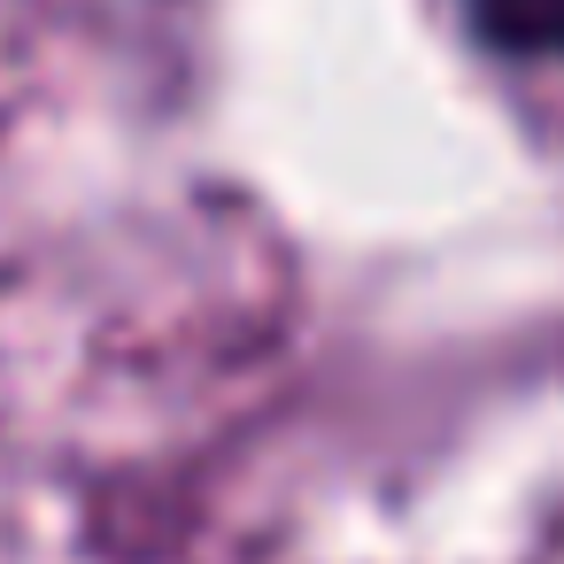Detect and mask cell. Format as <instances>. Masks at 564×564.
<instances>
[{"label": "cell", "mask_w": 564, "mask_h": 564, "mask_svg": "<svg viewBox=\"0 0 564 564\" xmlns=\"http://www.w3.org/2000/svg\"><path fill=\"white\" fill-rule=\"evenodd\" d=\"M456 17L502 63H564V0H456Z\"/></svg>", "instance_id": "6da1fadb"}]
</instances>
